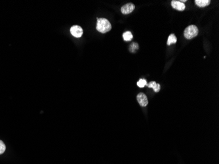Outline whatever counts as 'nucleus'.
Here are the masks:
<instances>
[{"label":"nucleus","mask_w":219,"mask_h":164,"mask_svg":"<svg viewBox=\"0 0 219 164\" xmlns=\"http://www.w3.org/2000/svg\"><path fill=\"white\" fill-rule=\"evenodd\" d=\"M97 30L102 34H105L108 32L110 31L111 29V25L108 20L106 19H97Z\"/></svg>","instance_id":"f257e3e1"},{"label":"nucleus","mask_w":219,"mask_h":164,"mask_svg":"<svg viewBox=\"0 0 219 164\" xmlns=\"http://www.w3.org/2000/svg\"><path fill=\"white\" fill-rule=\"evenodd\" d=\"M199 33L198 28L195 25H190L188 26L184 32V37L188 39H191L197 36Z\"/></svg>","instance_id":"f03ea898"},{"label":"nucleus","mask_w":219,"mask_h":164,"mask_svg":"<svg viewBox=\"0 0 219 164\" xmlns=\"http://www.w3.org/2000/svg\"><path fill=\"white\" fill-rule=\"evenodd\" d=\"M70 33L73 36H74L75 38H81L82 36L83 31V29L82 28L81 26H78V25H75V26H73L71 27Z\"/></svg>","instance_id":"7ed1b4c3"},{"label":"nucleus","mask_w":219,"mask_h":164,"mask_svg":"<svg viewBox=\"0 0 219 164\" xmlns=\"http://www.w3.org/2000/svg\"><path fill=\"white\" fill-rule=\"evenodd\" d=\"M137 99L140 105L142 107H145L148 104V98H147L146 95L143 93H140L137 95Z\"/></svg>","instance_id":"20e7f679"},{"label":"nucleus","mask_w":219,"mask_h":164,"mask_svg":"<svg viewBox=\"0 0 219 164\" xmlns=\"http://www.w3.org/2000/svg\"><path fill=\"white\" fill-rule=\"evenodd\" d=\"M135 9V6L134 4L131 3H129L126 4V5H124L122 7V9H121V11H122L123 15H127L129 14V13H132Z\"/></svg>","instance_id":"39448f33"},{"label":"nucleus","mask_w":219,"mask_h":164,"mask_svg":"<svg viewBox=\"0 0 219 164\" xmlns=\"http://www.w3.org/2000/svg\"><path fill=\"white\" fill-rule=\"evenodd\" d=\"M171 6L173 9L180 11H184L186 8L184 3H181L180 1H175V0L171 2Z\"/></svg>","instance_id":"423d86ee"},{"label":"nucleus","mask_w":219,"mask_h":164,"mask_svg":"<svg viewBox=\"0 0 219 164\" xmlns=\"http://www.w3.org/2000/svg\"><path fill=\"white\" fill-rule=\"evenodd\" d=\"M195 3L199 7H205L211 3V1L210 0H195Z\"/></svg>","instance_id":"0eeeda50"},{"label":"nucleus","mask_w":219,"mask_h":164,"mask_svg":"<svg viewBox=\"0 0 219 164\" xmlns=\"http://www.w3.org/2000/svg\"><path fill=\"white\" fill-rule=\"evenodd\" d=\"M147 86H148L149 88H152L154 89V91L156 92V93L159 92L160 91V89H161L160 85L159 84H157L155 81L150 82L148 84H147Z\"/></svg>","instance_id":"6e6552de"},{"label":"nucleus","mask_w":219,"mask_h":164,"mask_svg":"<svg viewBox=\"0 0 219 164\" xmlns=\"http://www.w3.org/2000/svg\"><path fill=\"white\" fill-rule=\"evenodd\" d=\"M177 42V39L176 36L174 34H171L169 36L168 39H167V45H170L172 43H176Z\"/></svg>","instance_id":"1a4fd4ad"},{"label":"nucleus","mask_w":219,"mask_h":164,"mask_svg":"<svg viewBox=\"0 0 219 164\" xmlns=\"http://www.w3.org/2000/svg\"><path fill=\"white\" fill-rule=\"evenodd\" d=\"M123 38L125 41H126V42H129V41H131L133 39V36L131 32L127 31L123 34Z\"/></svg>","instance_id":"9d476101"},{"label":"nucleus","mask_w":219,"mask_h":164,"mask_svg":"<svg viewBox=\"0 0 219 164\" xmlns=\"http://www.w3.org/2000/svg\"><path fill=\"white\" fill-rule=\"evenodd\" d=\"M139 48L138 44L137 43H133L129 47V51L131 53H135Z\"/></svg>","instance_id":"9b49d317"},{"label":"nucleus","mask_w":219,"mask_h":164,"mask_svg":"<svg viewBox=\"0 0 219 164\" xmlns=\"http://www.w3.org/2000/svg\"><path fill=\"white\" fill-rule=\"evenodd\" d=\"M146 85H147V81L144 79H140L139 81L137 82V85L141 88H144Z\"/></svg>","instance_id":"f8f14e48"},{"label":"nucleus","mask_w":219,"mask_h":164,"mask_svg":"<svg viewBox=\"0 0 219 164\" xmlns=\"http://www.w3.org/2000/svg\"><path fill=\"white\" fill-rule=\"evenodd\" d=\"M5 149H6L5 144H4L2 140H0V154H2L3 153H4V152L5 151Z\"/></svg>","instance_id":"ddd939ff"}]
</instances>
